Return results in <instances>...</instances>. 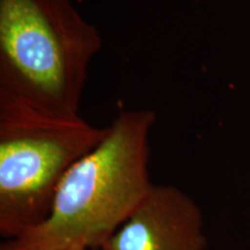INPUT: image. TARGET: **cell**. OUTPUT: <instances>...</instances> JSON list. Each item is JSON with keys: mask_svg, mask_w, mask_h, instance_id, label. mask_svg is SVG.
Masks as SVG:
<instances>
[{"mask_svg": "<svg viewBox=\"0 0 250 250\" xmlns=\"http://www.w3.org/2000/svg\"><path fill=\"white\" fill-rule=\"evenodd\" d=\"M155 121L151 109L118 115L101 142L65 174L45 220L5 240L0 250L101 249L154 186L148 138Z\"/></svg>", "mask_w": 250, "mask_h": 250, "instance_id": "6da1fadb", "label": "cell"}, {"mask_svg": "<svg viewBox=\"0 0 250 250\" xmlns=\"http://www.w3.org/2000/svg\"><path fill=\"white\" fill-rule=\"evenodd\" d=\"M99 30L71 0H0V98L61 117L80 116Z\"/></svg>", "mask_w": 250, "mask_h": 250, "instance_id": "7a4b0ae2", "label": "cell"}, {"mask_svg": "<svg viewBox=\"0 0 250 250\" xmlns=\"http://www.w3.org/2000/svg\"><path fill=\"white\" fill-rule=\"evenodd\" d=\"M108 126L0 98V234L14 239L45 220L65 174Z\"/></svg>", "mask_w": 250, "mask_h": 250, "instance_id": "3957f363", "label": "cell"}, {"mask_svg": "<svg viewBox=\"0 0 250 250\" xmlns=\"http://www.w3.org/2000/svg\"><path fill=\"white\" fill-rule=\"evenodd\" d=\"M204 217L191 196L154 184L100 250H206Z\"/></svg>", "mask_w": 250, "mask_h": 250, "instance_id": "277c9868", "label": "cell"}, {"mask_svg": "<svg viewBox=\"0 0 250 250\" xmlns=\"http://www.w3.org/2000/svg\"><path fill=\"white\" fill-rule=\"evenodd\" d=\"M64 250H89L85 245H74L70 247V248H66Z\"/></svg>", "mask_w": 250, "mask_h": 250, "instance_id": "5b68a950", "label": "cell"}]
</instances>
